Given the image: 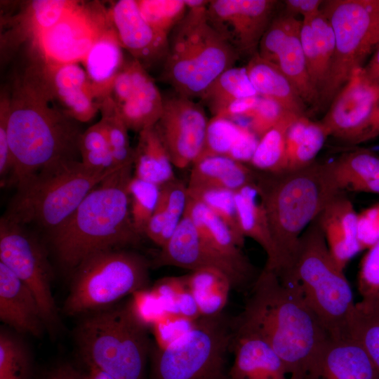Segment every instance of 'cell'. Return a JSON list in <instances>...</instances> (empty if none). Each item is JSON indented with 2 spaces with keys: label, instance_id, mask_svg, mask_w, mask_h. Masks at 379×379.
I'll return each instance as SVG.
<instances>
[{
  "label": "cell",
  "instance_id": "e7e4bbea",
  "mask_svg": "<svg viewBox=\"0 0 379 379\" xmlns=\"http://www.w3.org/2000/svg\"><path fill=\"white\" fill-rule=\"evenodd\" d=\"M187 9L206 8L210 1L206 0H184Z\"/></svg>",
  "mask_w": 379,
  "mask_h": 379
},
{
  "label": "cell",
  "instance_id": "ac0fdd59",
  "mask_svg": "<svg viewBox=\"0 0 379 379\" xmlns=\"http://www.w3.org/2000/svg\"><path fill=\"white\" fill-rule=\"evenodd\" d=\"M109 96L128 130L140 131L160 119L164 98L147 69L136 60L125 61Z\"/></svg>",
  "mask_w": 379,
  "mask_h": 379
},
{
  "label": "cell",
  "instance_id": "8d00e7d4",
  "mask_svg": "<svg viewBox=\"0 0 379 379\" xmlns=\"http://www.w3.org/2000/svg\"><path fill=\"white\" fill-rule=\"evenodd\" d=\"M300 32L288 39L273 63L277 65L289 79L306 105L319 107V95L308 74L300 44Z\"/></svg>",
  "mask_w": 379,
  "mask_h": 379
},
{
  "label": "cell",
  "instance_id": "816d5d0a",
  "mask_svg": "<svg viewBox=\"0 0 379 379\" xmlns=\"http://www.w3.org/2000/svg\"><path fill=\"white\" fill-rule=\"evenodd\" d=\"M358 291L361 298L379 294V239L368 248L361 260Z\"/></svg>",
  "mask_w": 379,
  "mask_h": 379
},
{
  "label": "cell",
  "instance_id": "7c38bea8",
  "mask_svg": "<svg viewBox=\"0 0 379 379\" xmlns=\"http://www.w3.org/2000/svg\"><path fill=\"white\" fill-rule=\"evenodd\" d=\"M25 227L4 217L0 220V262L32 291L48 330L55 335L61 326L51 289L52 270L47 251Z\"/></svg>",
  "mask_w": 379,
  "mask_h": 379
},
{
  "label": "cell",
  "instance_id": "e0dca14e",
  "mask_svg": "<svg viewBox=\"0 0 379 379\" xmlns=\"http://www.w3.org/2000/svg\"><path fill=\"white\" fill-rule=\"evenodd\" d=\"M379 103V85L357 69L341 88L321 122L329 136L351 144L365 142L372 115Z\"/></svg>",
  "mask_w": 379,
  "mask_h": 379
},
{
  "label": "cell",
  "instance_id": "b9f144b4",
  "mask_svg": "<svg viewBox=\"0 0 379 379\" xmlns=\"http://www.w3.org/2000/svg\"><path fill=\"white\" fill-rule=\"evenodd\" d=\"M101 119L106 128L110 152L117 166L133 163L134 149L130 145L128 128L117 112L109 96L100 103Z\"/></svg>",
  "mask_w": 379,
  "mask_h": 379
},
{
  "label": "cell",
  "instance_id": "60d3db41",
  "mask_svg": "<svg viewBox=\"0 0 379 379\" xmlns=\"http://www.w3.org/2000/svg\"><path fill=\"white\" fill-rule=\"evenodd\" d=\"M32 364L25 344L14 333L0 332V379H31Z\"/></svg>",
  "mask_w": 379,
  "mask_h": 379
},
{
  "label": "cell",
  "instance_id": "d4e9b609",
  "mask_svg": "<svg viewBox=\"0 0 379 379\" xmlns=\"http://www.w3.org/2000/svg\"><path fill=\"white\" fill-rule=\"evenodd\" d=\"M357 215L352 201L339 194L317 217L328 250L343 270L361 251L357 237Z\"/></svg>",
  "mask_w": 379,
  "mask_h": 379
},
{
  "label": "cell",
  "instance_id": "f35d334b",
  "mask_svg": "<svg viewBox=\"0 0 379 379\" xmlns=\"http://www.w3.org/2000/svg\"><path fill=\"white\" fill-rule=\"evenodd\" d=\"M298 117L293 113L287 114L260 138L249 163L251 168L267 173L285 171L286 133L289 126Z\"/></svg>",
  "mask_w": 379,
  "mask_h": 379
},
{
  "label": "cell",
  "instance_id": "680465c9",
  "mask_svg": "<svg viewBox=\"0 0 379 379\" xmlns=\"http://www.w3.org/2000/svg\"><path fill=\"white\" fill-rule=\"evenodd\" d=\"M260 98V95H254L239 99L232 103L222 113L218 116L236 121L237 119H248Z\"/></svg>",
  "mask_w": 379,
  "mask_h": 379
},
{
  "label": "cell",
  "instance_id": "6da1fadb",
  "mask_svg": "<svg viewBox=\"0 0 379 379\" xmlns=\"http://www.w3.org/2000/svg\"><path fill=\"white\" fill-rule=\"evenodd\" d=\"M8 142L17 188L77 159L83 132L56 100L36 55L9 91Z\"/></svg>",
  "mask_w": 379,
  "mask_h": 379
},
{
  "label": "cell",
  "instance_id": "4fadbf2b",
  "mask_svg": "<svg viewBox=\"0 0 379 379\" xmlns=\"http://www.w3.org/2000/svg\"><path fill=\"white\" fill-rule=\"evenodd\" d=\"M112 25L109 8L100 2L77 4L32 44L33 53L46 65L82 62Z\"/></svg>",
  "mask_w": 379,
  "mask_h": 379
},
{
  "label": "cell",
  "instance_id": "9f6ffc18",
  "mask_svg": "<svg viewBox=\"0 0 379 379\" xmlns=\"http://www.w3.org/2000/svg\"><path fill=\"white\" fill-rule=\"evenodd\" d=\"M185 285V276L167 277L157 281L151 288L159 297L167 314H178L177 300Z\"/></svg>",
  "mask_w": 379,
  "mask_h": 379
},
{
  "label": "cell",
  "instance_id": "bcb514c9",
  "mask_svg": "<svg viewBox=\"0 0 379 379\" xmlns=\"http://www.w3.org/2000/svg\"><path fill=\"white\" fill-rule=\"evenodd\" d=\"M302 20L286 12L274 17L259 44L258 53L263 59L274 62L288 39L300 32Z\"/></svg>",
  "mask_w": 379,
  "mask_h": 379
},
{
  "label": "cell",
  "instance_id": "7402d4cb",
  "mask_svg": "<svg viewBox=\"0 0 379 379\" xmlns=\"http://www.w3.org/2000/svg\"><path fill=\"white\" fill-rule=\"evenodd\" d=\"M79 1L34 0L23 4L14 17L3 18L8 29L1 37V54L14 51L22 43H32L55 25Z\"/></svg>",
  "mask_w": 379,
  "mask_h": 379
},
{
  "label": "cell",
  "instance_id": "f5cc1de1",
  "mask_svg": "<svg viewBox=\"0 0 379 379\" xmlns=\"http://www.w3.org/2000/svg\"><path fill=\"white\" fill-rule=\"evenodd\" d=\"M300 40L311 82L319 95L323 88L319 60L310 20L302 19Z\"/></svg>",
  "mask_w": 379,
  "mask_h": 379
},
{
  "label": "cell",
  "instance_id": "7a4b0ae2",
  "mask_svg": "<svg viewBox=\"0 0 379 379\" xmlns=\"http://www.w3.org/2000/svg\"><path fill=\"white\" fill-rule=\"evenodd\" d=\"M232 325L269 344L285 364L288 379H298L330 338L298 286L265 267Z\"/></svg>",
  "mask_w": 379,
  "mask_h": 379
},
{
  "label": "cell",
  "instance_id": "cb8c5ba5",
  "mask_svg": "<svg viewBox=\"0 0 379 379\" xmlns=\"http://www.w3.org/2000/svg\"><path fill=\"white\" fill-rule=\"evenodd\" d=\"M233 331L234 358L227 379H288L285 364L269 344L253 333Z\"/></svg>",
  "mask_w": 379,
  "mask_h": 379
},
{
  "label": "cell",
  "instance_id": "8992f818",
  "mask_svg": "<svg viewBox=\"0 0 379 379\" xmlns=\"http://www.w3.org/2000/svg\"><path fill=\"white\" fill-rule=\"evenodd\" d=\"M206 8L187 9L169 36L161 79L176 94L201 98L225 71L234 67L239 53L208 22Z\"/></svg>",
  "mask_w": 379,
  "mask_h": 379
},
{
  "label": "cell",
  "instance_id": "94428289",
  "mask_svg": "<svg viewBox=\"0 0 379 379\" xmlns=\"http://www.w3.org/2000/svg\"><path fill=\"white\" fill-rule=\"evenodd\" d=\"M346 190L379 195V178L354 182Z\"/></svg>",
  "mask_w": 379,
  "mask_h": 379
},
{
  "label": "cell",
  "instance_id": "ee69618b",
  "mask_svg": "<svg viewBox=\"0 0 379 379\" xmlns=\"http://www.w3.org/2000/svg\"><path fill=\"white\" fill-rule=\"evenodd\" d=\"M188 196L196 199L216 214L233 232L238 240L244 244L237 220L235 192L221 188L187 189Z\"/></svg>",
  "mask_w": 379,
  "mask_h": 379
},
{
  "label": "cell",
  "instance_id": "1f68e13d",
  "mask_svg": "<svg viewBox=\"0 0 379 379\" xmlns=\"http://www.w3.org/2000/svg\"><path fill=\"white\" fill-rule=\"evenodd\" d=\"M173 166L156 126L140 131L134 149L133 175L161 186L176 178Z\"/></svg>",
  "mask_w": 379,
  "mask_h": 379
},
{
  "label": "cell",
  "instance_id": "d6a6232c",
  "mask_svg": "<svg viewBox=\"0 0 379 379\" xmlns=\"http://www.w3.org/2000/svg\"><path fill=\"white\" fill-rule=\"evenodd\" d=\"M328 136L321 121H312L305 115L296 117L286 133L284 171L299 170L314 163Z\"/></svg>",
  "mask_w": 379,
  "mask_h": 379
},
{
  "label": "cell",
  "instance_id": "ab89813d",
  "mask_svg": "<svg viewBox=\"0 0 379 379\" xmlns=\"http://www.w3.org/2000/svg\"><path fill=\"white\" fill-rule=\"evenodd\" d=\"M333 164L341 192L354 182L379 178V155L367 149L344 154Z\"/></svg>",
  "mask_w": 379,
  "mask_h": 379
},
{
  "label": "cell",
  "instance_id": "ffe728a7",
  "mask_svg": "<svg viewBox=\"0 0 379 379\" xmlns=\"http://www.w3.org/2000/svg\"><path fill=\"white\" fill-rule=\"evenodd\" d=\"M298 379H379V373L356 340L330 337Z\"/></svg>",
  "mask_w": 379,
  "mask_h": 379
},
{
  "label": "cell",
  "instance_id": "ba28073f",
  "mask_svg": "<svg viewBox=\"0 0 379 379\" xmlns=\"http://www.w3.org/2000/svg\"><path fill=\"white\" fill-rule=\"evenodd\" d=\"M150 267L141 255L122 248L89 255L71 274L62 313L68 317L84 316L112 307L124 297L149 288Z\"/></svg>",
  "mask_w": 379,
  "mask_h": 379
},
{
  "label": "cell",
  "instance_id": "7dc6e473",
  "mask_svg": "<svg viewBox=\"0 0 379 379\" xmlns=\"http://www.w3.org/2000/svg\"><path fill=\"white\" fill-rule=\"evenodd\" d=\"M310 23L319 55V69L324 88L334 55L335 35L328 20L321 11L310 20Z\"/></svg>",
  "mask_w": 379,
  "mask_h": 379
},
{
  "label": "cell",
  "instance_id": "f1b7e54d",
  "mask_svg": "<svg viewBox=\"0 0 379 379\" xmlns=\"http://www.w3.org/2000/svg\"><path fill=\"white\" fill-rule=\"evenodd\" d=\"M235 204L241 234L244 238L252 239L262 248L267 255L265 268L276 272L278 268L277 253L256 182L236 191Z\"/></svg>",
  "mask_w": 379,
  "mask_h": 379
},
{
  "label": "cell",
  "instance_id": "9c48e42d",
  "mask_svg": "<svg viewBox=\"0 0 379 379\" xmlns=\"http://www.w3.org/2000/svg\"><path fill=\"white\" fill-rule=\"evenodd\" d=\"M118 169L97 171L75 161L39 175L17 188L3 217L23 227L37 226L49 234L67 220L98 184Z\"/></svg>",
  "mask_w": 379,
  "mask_h": 379
},
{
  "label": "cell",
  "instance_id": "5bb4252c",
  "mask_svg": "<svg viewBox=\"0 0 379 379\" xmlns=\"http://www.w3.org/2000/svg\"><path fill=\"white\" fill-rule=\"evenodd\" d=\"M150 265L153 268L175 266L191 271L216 269L228 277L232 289L237 291H242L254 277L250 261L235 260L217 249L201 235L185 212L173 234Z\"/></svg>",
  "mask_w": 379,
  "mask_h": 379
},
{
  "label": "cell",
  "instance_id": "2e32d148",
  "mask_svg": "<svg viewBox=\"0 0 379 379\" xmlns=\"http://www.w3.org/2000/svg\"><path fill=\"white\" fill-rule=\"evenodd\" d=\"M208 120L204 107L176 94L164 98L162 114L155 124L173 166L184 169L202 153Z\"/></svg>",
  "mask_w": 379,
  "mask_h": 379
},
{
  "label": "cell",
  "instance_id": "6f0895ef",
  "mask_svg": "<svg viewBox=\"0 0 379 379\" xmlns=\"http://www.w3.org/2000/svg\"><path fill=\"white\" fill-rule=\"evenodd\" d=\"M86 371H81L70 364H62L52 370L44 379H114L101 369L86 366Z\"/></svg>",
  "mask_w": 379,
  "mask_h": 379
},
{
  "label": "cell",
  "instance_id": "6125c7cd",
  "mask_svg": "<svg viewBox=\"0 0 379 379\" xmlns=\"http://www.w3.org/2000/svg\"><path fill=\"white\" fill-rule=\"evenodd\" d=\"M364 70L370 81L379 85V45Z\"/></svg>",
  "mask_w": 379,
  "mask_h": 379
},
{
  "label": "cell",
  "instance_id": "83f0119b",
  "mask_svg": "<svg viewBox=\"0 0 379 379\" xmlns=\"http://www.w3.org/2000/svg\"><path fill=\"white\" fill-rule=\"evenodd\" d=\"M122 48L112 24L82 61L88 79L100 102L109 96L114 81L124 65Z\"/></svg>",
  "mask_w": 379,
  "mask_h": 379
},
{
  "label": "cell",
  "instance_id": "836d02e7",
  "mask_svg": "<svg viewBox=\"0 0 379 379\" xmlns=\"http://www.w3.org/2000/svg\"><path fill=\"white\" fill-rule=\"evenodd\" d=\"M184 276L201 317L222 313L232 289V283L225 273L216 269L203 268Z\"/></svg>",
  "mask_w": 379,
  "mask_h": 379
},
{
  "label": "cell",
  "instance_id": "db71d44e",
  "mask_svg": "<svg viewBox=\"0 0 379 379\" xmlns=\"http://www.w3.org/2000/svg\"><path fill=\"white\" fill-rule=\"evenodd\" d=\"M357 237L361 251L379 239V202L358 213Z\"/></svg>",
  "mask_w": 379,
  "mask_h": 379
},
{
  "label": "cell",
  "instance_id": "7bdbcfd3",
  "mask_svg": "<svg viewBox=\"0 0 379 379\" xmlns=\"http://www.w3.org/2000/svg\"><path fill=\"white\" fill-rule=\"evenodd\" d=\"M128 190L133 225L136 232L142 236L157 207L161 186L133 175Z\"/></svg>",
  "mask_w": 379,
  "mask_h": 379
},
{
  "label": "cell",
  "instance_id": "f6af8a7d",
  "mask_svg": "<svg viewBox=\"0 0 379 379\" xmlns=\"http://www.w3.org/2000/svg\"><path fill=\"white\" fill-rule=\"evenodd\" d=\"M143 18L167 34L182 20L187 8L184 0H136Z\"/></svg>",
  "mask_w": 379,
  "mask_h": 379
},
{
  "label": "cell",
  "instance_id": "d6986e66",
  "mask_svg": "<svg viewBox=\"0 0 379 379\" xmlns=\"http://www.w3.org/2000/svg\"><path fill=\"white\" fill-rule=\"evenodd\" d=\"M113 27L123 48L146 69L164 64L169 36L157 30L142 16L136 0H119L109 8Z\"/></svg>",
  "mask_w": 379,
  "mask_h": 379
},
{
  "label": "cell",
  "instance_id": "8fae6325",
  "mask_svg": "<svg viewBox=\"0 0 379 379\" xmlns=\"http://www.w3.org/2000/svg\"><path fill=\"white\" fill-rule=\"evenodd\" d=\"M321 11L335 35L334 55L319 107H326L379 45V0L324 1Z\"/></svg>",
  "mask_w": 379,
  "mask_h": 379
},
{
  "label": "cell",
  "instance_id": "c3c4849f",
  "mask_svg": "<svg viewBox=\"0 0 379 379\" xmlns=\"http://www.w3.org/2000/svg\"><path fill=\"white\" fill-rule=\"evenodd\" d=\"M130 296L126 302L130 311L135 318L149 330L167 314L159 297L151 287L137 291Z\"/></svg>",
  "mask_w": 379,
  "mask_h": 379
},
{
  "label": "cell",
  "instance_id": "91938a15",
  "mask_svg": "<svg viewBox=\"0 0 379 379\" xmlns=\"http://www.w3.org/2000/svg\"><path fill=\"white\" fill-rule=\"evenodd\" d=\"M324 1L321 0H286L284 1L286 12L295 15L300 14L303 19L311 20L321 12Z\"/></svg>",
  "mask_w": 379,
  "mask_h": 379
},
{
  "label": "cell",
  "instance_id": "f546056e",
  "mask_svg": "<svg viewBox=\"0 0 379 379\" xmlns=\"http://www.w3.org/2000/svg\"><path fill=\"white\" fill-rule=\"evenodd\" d=\"M245 67L258 95L274 100L293 114L305 115L307 105L277 65L257 53L251 57Z\"/></svg>",
  "mask_w": 379,
  "mask_h": 379
},
{
  "label": "cell",
  "instance_id": "52a82bcc",
  "mask_svg": "<svg viewBox=\"0 0 379 379\" xmlns=\"http://www.w3.org/2000/svg\"><path fill=\"white\" fill-rule=\"evenodd\" d=\"M82 317L74 336L86 366L97 367L114 379H145L152 345L149 330L135 318L127 302Z\"/></svg>",
  "mask_w": 379,
  "mask_h": 379
},
{
  "label": "cell",
  "instance_id": "681fc988",
  "mask_svg": "<svg viewBox=\"0 0 379 379\" xmlns=\"http://www.w3.org/2000/svg\"><path fill=\"white\" fill-rule=\"evenodd\" d=\"M197 319L166 314L150 329L154 338V345L159 349L167 347L190 331Z\"/></svg>",
  "mask_w": 379,
  "mask_h": 379
},
{
  "label": "cell",
  "instance_id": "e575fe53",
  "mask_svg": "<svg viewBox=\"0 0 379 379\" xmlns=\"http://www.w3.org/2000/svg\"><path fill=\"white\" fill-rule=\"evenodd\" d=\"M185 213L201 235L220 251L235 260L249 261L241 250L244 244L227 224L201 201L188 196Z\"/></svg>",
  "mask_w": 379,
  "mask_h": 379
},
{
  "label": "cell",
  "instance_id": "30bf717a",
  "mask_svg": "<svg viewBox=\"0 0 379 379\" xmlns=\"http://www.w3.org/2000/svg\"><path fill=\"white\" fill-rule=\"evenodd\" d=\"M233 337L232 319L222 313L199 317L190 331L167 347L152 343L149 379H227L225 359Z\"/></svg>",
  "mask_w": 379,
  "mask_h": 379
},
{
  "label": "cell",
  "instance_id": "3957f363",
  "mask_svg": "<svg viewBox=\"0 0 379 379\" xmlns=\"http://www.w3.org/2000/svg\"><path fill=\"white\" fill-rule=\"evenodd\" d=\"M133 163L98 184L60 227L48 234L61 267L70 274L87 257L98 252L136 246L141 236L133 225L128 184Z\"/></svg>",
  "mask_w": 379,
  "mask_h": 379
},
{
  "label": "cell",
  "instance_id": "4316f807",
  "mask_svg": "<svg viewBox=\"0 0 379 379\" xmlns=\"http://www.w3.org/2000/svg\"><path fill=\"white\" fill-rule=\"evenodd\" d=\"M259 140L246 125L213 117L208 120L204 147L199 157L222 156L249 164Z\"/></svg>",
  "mask_w": 379,
  "mask_h": 379
},
{
  "label": "cell",
  "instance_id": "d590c367",
  "mask_svg": "<svg viewBox=\"0 0 379 379\" xmlns=\"http://www.w3.org/2000/svg\"><path fill=\"white\" fill-rule=\"evenodd\" d=\"M257 95L246 67H233L222 72L200 98L215 117L234 101Z\"/></svg>",
  "mask_w": 379,
  "mask_h": 379
},
{
  "label": "cell",
  "instance_id": "484cf974",
  "mask_svg": "<svg viewBox=\"0 0 379 379\" xmlns=\"http://www.w3.org/2000/svg\"><path fill=\"white\" fill-rule=\"evenodd\" d=\"M259 171L222 156L199 157L192 165L187 189L221 188L236 192L255 183Z\"/></svg>",
  "mask_w": 379,
  "mask_h": 379
},
{
  "label": "cell",
  "instance_id": "44dd1931",
  "mask_svg": "<svg viewBox=\"0 0 379 379\" xmlns=\"http://www.w3.org/2000/svg\"><path fill=\"white\" fill-rule=\"evenodd\" d=\"M43 63L53 95L65 112L77 122L91 120L100 111V102L85 69L77 63Z\"/></svg>",
  "mask_w": 379,
  "mask_h": 379
},
{
  "label": "cell",
  "instance_id": "277c9868",
  "mask_svg": "<svg viewBox=\"0 0 379 379\" xmlns=\"http://www.w3.org/2000/svg\"><path fill=\"white\" fill-rule=\"evenodd\" d=\"M258 192L266 211L278 258L279 273L287 268L299 238L341 190L333 162L314 161L293 171H259Z\"/></svg>",
  "mask_w": 379,
  "mask_h": 379
},
{
  "label": "cell",
  "instance_id": "74e56055",
  "mask_svg": "<svg viewBox=\"0 0 379 379\" xmlns=\"http://www.w3.org/2000/svg\"><path fill=\"white\" fill-rule=\"evenodd\" d=\"M348 332L362 346L379 373V294L361 298L355 303Z\"/></svg>",
  "mask_w": 379,
  "mask_h": 379
},
{
  "label": "cell",
  "instance_id": "5b68a950",
  "mask_svg": "<svg viewBox=\"0 0 379 379\" xmlns=\"http://www.w3.org/2000/svg\"><path fill=\"white\" fill-rule=\"evenodd\" d=\"M277 274L298 286L330 337L349 336L356 302L344 270L328 250L317 218L299 238L287 268Z\"/></svg>",
  "mask_w": 379,
  "mask_h": 379
},
{
  "label": "cell",
  "instance_id": "be15d7a7",
  "mask_svg": "<svg viewBox=\"0 0 379 379\" xmlns=\"http://www.w3.org/2000/svg\"><path fill=\"white\" fill-rule=\"evenodd\" d=\"M379 135V103L378 104L370 121L365 137V142Z\"/></svg>",
  "mask_w": 379,
  "mask_h": 379
},
{
  "label": "cell",
  "instance_id": "11a10c76",
  "mask_svg": "<svg viewBox=\"0 0 379 379\" xmlns=\"http://www.w3.org/2000/svg\"><path fill=\"white\" fill-rule=\"evenodd\" d=\"M9 92H1L0 98V175L1 178L12 173L13 159L8 142Z\"/></svg>",
  "mask_w": 379,
  "mask_h": 379
},
{
  "label": "cell",
  "instance_id": "603a6c76",
  "mask_svg": "<svg viewBox=\"0 0 379 379\" xmlns=\"http://www.w3.org/2000/svg\"><path fill=\"white\" fill-rule=\"evenodd\" d=\"M0 319L18 333L41 336L46 327L29 288L0 262Z\"/></svg>",
  "mask_w": 379,
  "mask_h": 379
},
{
  "label": "cell",
  "instance_id": "4dcf8cb0",
  "mask_svg": "<svg viewBox=\"0 0 379 379\" xmlns=\"http://www.w3.org/2000/svg\"><path fill=\"white\" fill-rule=\"evenodd\" d=\"M188 200L187 185L175 178L161 186L157 207L145 235L159 248L171 237L182 219Z\"/></svg>",
  "mask_w": 379,
  "mask_h": 379
},
{
  "label": "cell",
  "instance_id": "f907efd6",
  "mask_svg": "<svg viewBox=\"0 0 379 379\" xmlns=\"http://www.w3.org/2000/svg\"><path fill=\"white\" fill-rule=\"evenodd\" d=\"M288 113L291 112L286 111L274 100L260 95L248 118L247 126L260 138Z\"/></svg>",
  "mask_w": 379,
  "mask_h": 379
},
{
  "label": "cell",
  "instance_id": "9a60e30c",
  "mask_svg": "<svg viewBox=\"0 0 379 379\" xmlns=\"http://www.w3.org/2000/svg\"><path fill=\"white\" fill-rule=\"evenodd\" d=\"M277 1L212 0L207 8L208 22L241 55H253L274 18Z\"/></svg>",
  "mask_w": 379,
  "mask_h": 379
}]
</instances>
